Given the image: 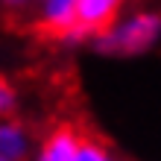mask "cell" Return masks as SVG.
I'll use <instances>...</instances> for the list:
<instances>
[{
	"label": "cell",
	"mask_w": 161,
	"mask_h": 161,
	"mask_svg": "<svg viewBox=\"0 0 161 161\" xmlns=\"http://www.w3.org/2000/svg\"><path fill=\"white\" fill-rule=\"evenodd\" d=\"M100 38V47L108 53H144L161 38V15L155 12H132L117 18Z\"/></svg>",
	"instance_id": "cell-1"
},
{
	"label": "cell",
	"mask_w": 161,
	"mask_h": 161,
	"mask_svg": "<svg viewBox=\"0 0 161 161\" xmlns=\"http://www.w3.org/2000/svg\"><path fill=\"white\" fill-rule=\"evenodd\" d=\"M123 0H76L73 18V38L82 35H103L120 18Z\"/></svg>",
	"instance_id": "cell-2"
},
{
	"label": "cell",
	"mask_w": 161,
	"mask_h": 161,
	"mask_svg": "<svg viewBox=\"0 0 161 161\" xmlns=\"http://www.w3.org/2000/svg\"><path fill=\"white\" fill-rule=\"evenodd\" d=\"M32 18L38 30L62 41H73V18H76V0H35Z\"/></svg>",
	"instance_id": "cell-3"
},
{
	"label": "cell",
	"mask_w": 161,
	"mask_h": 161,
	"mask_svg": "<svg viewBox=\"0 0 161 161\" xmlns=\"http://www.w3.org/2000/svg\"><path fill=\"white\" fill-rule=\"evenodd\" d=\"M82 135L85 132L79 126H73V123H59L47 135H41L35 155L30 161H73L79 144H82Z\"/></svg>",
	"instance_id": "cell-4"
},
{
	"label": "cell",
	"mask_w": 161,
	"mask_h": 161,
	"mask_svg": "<svg viewBox=\"0 0 161 161\" xmlns=\"http://www.w3.org/2000/svg\"><path fill=\"white\" fill-rule=\"evenodd\" d=\"M35 147L38 144L24 123L9 117L0 120V161H30L35 155Z\"/></svg>",
	"instance_id": "cell-5"
},
{
	"label": "cell",
	"mask_w": 161,
	"mask_h": 161,
	"mask_svg": "<svg viewBox=\"0 0 161 161\" xmlns=\"http://www.w3.org/2000/svg\"><path fill=\"white\" fill-rule=\"evenodd\" d=\"M73 161H123V158L114 155L100 138H94V135H88V132H85V135H82V144H79V149H76V158H73Z\"/></svg>",
	"instance_id": "cell-6"
},
{
	"label": "cell",
	"mask_w": 161,
	"mask_h": 161,
	"mask_svg": "<svg viewBox=\"0 0 161 161\" xmlns=\"http://www.w3.org/2000/svg\"><path fill=\"white\" fill-rule=\"evenodd\" d=\"M15 100H18V97H15V88H12V85H9L6 79H0V120L12 114Z\"/></svg>",
	"instance_id": "cell-7"
},
{
	"label": "cell",
	"mask_w": 161,
	"mask_h": 161,
	"mask_svg": "<svg viewBox=\"0 0 161 161\" xmlns=\"http://www.w3.org/2000/svg\"><path fill=\"white\" fill-rule=\"evenodd\" d=\"M35 0H0V9H6V12H32Z\"/></svg>",
	"instance_id": "cell-8"
}]
</instances>
